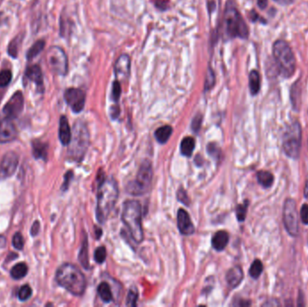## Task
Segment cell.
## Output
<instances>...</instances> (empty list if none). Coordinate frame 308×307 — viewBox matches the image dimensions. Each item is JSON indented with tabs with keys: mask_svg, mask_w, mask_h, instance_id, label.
<instances>
[{
	"mask_svg": "<svg viewBox=\"0 0 308 307\" xmlns=\"http://www.w3.org/2000/svg\"><path fill=\"white\" fill-rule=\"evenodd\" d=\"M97 219L100 223H104L115 205L119 195L118 187L114 178H106L101 170L97 174Z\"/></svg>",
	"mask_w": 308,
	"mask_h": 307,
	"instance_id": "cell-1",
	"label": "cell"
},
{
	"mask_svg": "<svg viewBox=\"0 0 308 307\" xmlns=\"http://www.w3.org/2000/svg\"><path fill=\"white\" fill-rule=\"evenodd\" d=\"M56 281L70 294L80 297L86 290V280L84 274L73 264L65 263L56 272Z\"/></svg>",
	"mask_w": 308,
	"mask_h": 307,
	"instance_id": "cell-2",
	"label": "cell"
},
{
	"mask_svg": "<svg viewBox=\"0 0 308 307\" xmlns=\"http://www.w3.org/2000/svg\"><path fill=\"white\" fill-rule=\"evenodd\" d=\"M122 220L128 228L131 236L136 243L143 241V230L141 223V207L136 200H128L124 204Z\"/></svg>",
	"mask_w": 308,
	"mask_h": 307,
	"instance_id": "cell-3",
	"label": "cell"
},
{
	"mask_svg": "<svg viewBox=\"0 0 308 307\" xmlns=\"http://www.w3.org/2000/svg\"><path fill=\"white\" fill-rule=\"evenodd\" d=\"M273 55L281 74L289 78L296 70V59L289 44L284 40H278L273 44Z\"/></svg>",
	"mask_w": 308,
	"mask_h": 307,
	"instance_id": "cell-4",
	"label": "cell"
},
{
	"mask_svg": "<svg viewBox=\"0 0 308 307\" xmlns=\"http://www.w3.org/2000/svg\"><path fill=\"white\" fill-rule=\"evenodd\" d=\"M89 144V135L86 124L81 121L76 122L73 126L71 140L68 154L70 159L76 162H81L86 153Z\"/></svg>",
	"mask_w": 308,
	"mask_h": 307,
	"instance_id": "cell-5",
	"label": "cell"
},
{
	"mask_svg": "<svg viewBox=\"0 0 308 307\" xmlns=\"http://www.w3.org/2000/svg\"><path fill=\"white\" fill-rule=\"evenodd\" d=\"M152 176L153 172L151 162L148 161L142 162L136 178L127 185L126 190L133 195H142L148 193L151 189Z\"/></svg>",
	"mask_w": 308,
	"mask_h": 307,
	"instance_id": "cell-6",
	"label": "cell"
},
{
	"mask_svg": "<svg viewBox=\"0 0 308 307\" xmlns=\"http://www.w3.org/2000/svg\"><path fill=\"white\" fill-rule=\"evenodd\" d=\"M225 30L228 36L235 38H247L249 35L248 27L243 16L233 6L227 7L224 16Z\"/></svg>",
	"mask_w": 308,
	"mask_h": 307,
	"instance_id": "cell-7",
	"label": "cell"
},
{
	"mask_svg": "<svg viewBox=\"0 0 308 307\" xmlns=\"http://www.w3.org/2000/svg\"><path fill=\"white\" fill-rule=\"evenodd\" d=\"M302 140V130L298 122L288 126L283 137V149L286 155L297 159L300 154Z\"/></svg>",
	"mask_w": 308,
	"mask_h": 307,
	"instance_id": "cell-8",
	"label": "cell"
},
{
	"mask_svg": "<svg viewBox=\"0 0 308 307\" xmlns=\"http://www.w3.org/2000/svg\"><path fill=\"white\" fill-rule=\"evenodd\" d=\"M49 69L54 74L65 76L68 72V58L64 51L59 46H52L46 54Z\"/></svg>",
	"mask_w": 308,
	"mask_h": 307,
	"instance_id": "cell-9",
	"label": "cell"
},
{
	"mask_svg": "<svg viewBox=\"0 0 308 307\" xmlns=\"http://www.w3.org/2000/svg\"><path fill=\"white\" fill-rule=\"evenodd\" d=\"M283 221L287 232L291 236H297L298 234L297 203L292 198H288L285 201L283 207Z\"/></svg>",
	"mask_w": 308,
	"mask_h": 307,
	"instance_id": "cell-10",
	"label": "cell"
},
{
	"mask_svg": "<svg viewBox=\"0 0 308 307\" xmlns=\"http://www.w3.org/2000/svg\"><path fill=\"white\" fill-rule=\"evenodd\" d=\"M64 99L70 106L71 110L76 113H81L85 107L86 95L80 88L70 87L66 89L64 93Z\"/></svg>",
	"mask_w": 308,
	"mask_h": 307,
	"instance_id": "cell-11",
	"label": "cell"
},
{
	"mask_svg": "<svg viewBox=\"0 0 308 307\" xmlns=\"http://www.w3.org/2000/svg\"><path fill=\"white\" fill-rule=\"evenodd\" d=\"M24 105L25 98L23 93L21 91H16L3 108V113L5 115V118L13 120L18 117L24 109Z\"/></svg>",
	"mask_w": 308,
	"mask_h": 307,
	"instance_id": "cell-12",
	"label": "cell"
},
{
	"mask_svg": "<svg viewBox=\"0 0 308 307\" xmlns=\"http://www.w3.org/2000/svg\"><path fill=\"white\" fill-rule=\"evenodd\" d=\"M18 156L14 151L6 152L0 163V178L2 179L10 178L16 172L18 166Z\"/></svg>",
	"mask_w": 308,
	"mask_h": 307,
	"instance_id": "cell-13",
	"label": "cell"
},
{
	"mask_svg": "<svg viewBox=\"0 0 308 307\" xmlns=\"http://www.w3.org/2000/svg\"><path fill=\"white\" fill-rule=\"evenodd\" d=\"M131 71V59L127 54H122L116 59L114 64V72L117 81H126Z\"/></svg>",
	"mask_w": 308,
	"mask_h": 307,
	"instance_id": "cell-14",
	"label": "cell"
},
{
	"mask_svg": "<svg viewBox=\"0 0 308 307\" xmlns=\"http://www.w3.org/2000/svg\"><path fill=\"white\" fill-rule=\"evenodd\" d=\"M17 137L16 125L11 119L5 118L0 121V143H6Z\"/></svg>",
	"mask_w": 308,
	"mask_h": 307,
	"instance_id": "cell-15",
	"label": "cell"
},
{
	"mask_svg": "<svg viewBox=\"0 0 308 307\" xmlns=\"http://www.w3.org/2000/svg\"><path fill=\"white\" fill-rule=\"evenodd\" d=\"M25 75L30 81L33 82L37 88V92H44V84H43V72L38 65H32L27 67L25 71Z\"/></svg>",
	"mask_w": 308,
	"mask_h": 307,
	"instance_id": "cell-16",
	"label": "cell"
},
{
	"mask_svg": "<svg viewBox=\"0 0 308 307\" xmlns=\"http://www.w3.org/2000/svg\"><path fill=\"white\" fill-rule=\"evenodd\" d=\"M177 220H178V230L181 234L188 236V235H191L194 233V224L192 223L187 211L184 210V209H179L178 211Z\"/></svg>",
	"mask_w": 308,
	"mask_h": 307,
	"instance_id": "cell-17",
	"label": "cell"
},
{
	"mask_svg": "<svg viewBox=\"0 0 308 307\" xmlns=\"http://www.w3.org/2000/svg\"><path fill=\"white\" fill-rule=\"evenodd\" d=\"M72 132L70 130L68 119L65 115H61L59 119V138L62 145H69L71 140Z\"/></svg>",
	"mask_w": 308,
	"mask_h": 307,
	"instance_id": "cell-18",
	"label": "cell"
},
{
	"mask_svg": "<svg viewBox=\"0 0 308 307\" xmlns=\"http://www.w3.org/2000/svg\"><path fill=\"white\" fill-rule=\"evenodd\" d=\"M243 279V272L241 267L235 266L228 270L226 274L227 284L232 288L237 287Z\"/></svg>",
	"mask_w": 308,
	"mask_h": 307,
	"instance_id": "cell-19",
	"label": "cell"
},
{
	"mask_svg": "<svg viewBox=\"0 0 308 307\" xmlns=\"http://www.w3.org/2000/svg\"><path fill=\"white\" fill-rule=\"evenodd\" d=\"M229 242V234L225 231H219L216 232L212 239L213 248L218 251H224Z\"/></svg>",
	"mask_w": 308,
	"mask_h": 307,
	"instance_id": "cell-20",
	"label": "cell"
},
{
	"mask_svg": "<svg viewBox=\"0 0 308 307\" xmlns=\"http://www.w3.org/2000/svg\"><path fill=\"white\" fill-rule=\"evenodd\" d=\"M32 154L35 159L46 160L48 155V145L39 140L32 141Z\"/></svg>",
	"mask_w": 308,
	"mask_h": 307,
	"instance_id": "cell-21",
	"label": "cell"
},
{
	"mask_svg": "<svg viewBox=\"0 0 308 307\" xmlns=\"http://www.w3.org/2000/svg\"><path fill=\"white\" fill-rule=\"evenodd\" d=\"M249 87L252 96L259 93L260 89V77L257 70H252L249 75Z\"/></svg>",
	"mask_w": 308,
	"mask_h": 307,
	"instance_id": "cell-22",
	"label": "cell"
},
{
	"mask_svg": "<svg viewBox=\"0 0 308 307\" xmlns=\"http://www.w3.org/2000/svg\"><path fill=\"white\" fill-rule=\"evenodd\" d=\"M172 132L173 130L171 126L165 125V126L158 128L154 133V136L160 143L163 144V143H166L168 140L170 138V136L172 135Z\"/></svg>",
	"mask_w": 308,
	"mask_h": 307,
	"instance_id": "cell-23",
	"label": "cell"
},
{
	"mask_svg": "<svg viewBox=\"0 0 308 307\" xmlns=\"http://www.w3.org/2000/svg\"><path fill=\"white\" fill-rule=\"evenodd\" d=\"M97 293H98V296L102 299L103 302L106 304H108L113 300L111 288L107 282H102L101 284H99V286L97 287Z\"/></svg>",
	"mask_w": 308,
	"mask_h": 307,
	"instance_id": "cell-24",
	"label": "cell"
},
{
	"mask_svg": "<svg viewBox=\"0 0 308 307\" xmlns=\"http://www.w3.org/2000/svg\"><path fill=\"white\" fill-rule=\"evenodd\" d=\"M195 139L193 137H186L184 138L180 144V151L184 156L190 157L192 155L195 150Z\"/></svg>",
	"mask_w": 308,
	"mask_h": 307,
	"instance_id": "cell-25",
	"label": "cell"
},
{
	"mask_svg": "<svg viewBox=\"0 0 308 307\" xmlns=\"http://www.w3.org/2000/svg\"><path fill=\"white\" fill-rule=\"evenodd\" d=\"M87 249H88V245H87V238L86 235L84 236V240L82 242V245H81V251L79 254V260L81 262V264L83 266L84 269L88 270L89 269V261H88V251H87Z\"/></svg>",
	"mask_w": 308,
	"mask_h": 307,
	"instance_id": "cell-26",
	"label": "cell"
},
{
	"mask_svg": "<svg viewBox=\"0 0 308 307\" xmlns=\"http://www.w3.org/2000/svg\"><path fill=\"white\" fill-rule=\"evenodd\" d=\"M45 47V41L44 40H38L32 44L30 49L27 51V59L28 60H32L39 54H41Z\"/></svg>",
	"mask_w": 308,
	"mask_h": 307,
	"instance_id": "cell-27",
	"label": "cell"
},
{
	"mask_svg": "<svg viewBox=\"0 0 308 307\" xmlns=\"http://www.w3.org/2000/svg\"><path fill=\"white\" fill-rule=\"evenodd\" d=\"M27 272H28V268H27V264L22 262V263H18L16 266H14L12 268V270L10 271V275L14 279H21L23 278H25L27 275Z\"/></svg>",
	"mask_w": 308,
	"mask_h": 307,
	"instance_id": "cell-28",
	"label": "cell"
},
{
	"mask_svg": "<svg viewBox=\"0 0 308 307\" xmlns=\"http://www.w3.org/2000/svg\"><path fill=\"white\" fill-rule=\"evenodd\" d=\"M257 179H258V182H259L263 188L268 189V188H270L271 185L273 184L274 177H273V175H272L271 173L269 172V171L262 170V171H259V172H258V174H257Z\"/></svg>",
	"mask_w": 308,
	"mask_h": 307,
	"instance_id": "cell-29",
	"label": "cell"
},
{
	"mask_svg": "<svg viewBox=\"0 0 308 307\" xmlns=\"http://www.w3.org/2000/svg\"><path fill=\"white\" fill-rule=\"evenodd\" d=\"M262 270H263L262 262L259 259H255L251 266L249 272H250V276L252 279H258L259 276L261 275Z\"/></svg>",
	"mask_w": 308,
	"mask_h": 307,
	"instance_id": "cell-30",
	"label": "cell"
},
{
	"mask_svg": "<svg viewBox=\"0 0 308 307\" xmlns=\"http://www.w3.org/2000/svg\"><path fill=\"white\" fill-rule=\"evenodd\" d=\"M22 38L20 36H16L15 39H13L11 41L8 48H7V53L10 55L12 58L16 59L17 58V54H18V47L19 44L21 43Z\"/></svg>",
	"mask_w": 308,
	"mask_h": 307,
	"instance_id": "cell-31",
	"label": "cell"
},
{
	"mask_svg": "<svg viewBox=\"0 0 308 307\" xmlns=\"http://www.w3.org/2000/svg\"><path fill=\"white\" fill-rule=\"evenodd\" d=\"M12 72L9 70H4L0 71V87L8 86L12 81Z\"/></svg>",
	"mask_w": 308,
	"mask_h": 307,
	"instance_id": "cell-32",
	"label": "cell"
},
{
	"mask_svg": "<svg viewBox=\"0 0 308 307\" xmlns=\"http://www.w3.org/2000/svg\"><path fill=\"white\" fill-rule=\"evenodd\" d=\"M122 93V88H121V83L120 81H114L112 85V92H111V98L113 102L117 103L119 101V98Z\"/></svg>",
	"mask_w": 308,
	"mask_h": 307,
	"instance_id": "cell-33",
	"label": "cell"
},
{
	"mask_svg": "<svg viewBox=\"0 0 308 307\" xmlns=\"http://www.w3.org/2000/svg\"><path fill=\"white\" fill-rule=\"evenodd\" d=\"M32 290L31 286L25 285L22 286L18 292V298L21 301H27L30 297H32Z\"/></svg>",
	"mask_w": 308,
	"mask_h": 307,
	"instance_id": "cell-34",
	"label": "cell"
},
{
	"mask_svg": "<svg viewBox=\"0 0 308 307\" xmlns=\"http://www.w3.org/2000/svg\"><path fill=\"white\" fill-rule=\"evenodd\" d=\"M248 201H245L242 205H239L236 208V216L240 222H243L246 218V214L248 210Z\"/></svg>",
	"mask_w": 308,
	"mask_h": 307,
	"instance_id": "cell-35",
	"label": "cell"
},
{
	"mask_svg": "<svg viewBox=\"0 0 308 307\" xmlns=\"http://www.w3.org/2000/svg\"><path fill=\"white\" fill-rule=\"evenodd\" d=\"M94 257H95V260L97 261L98 264H101L105 260H106V257H107V250L104 247V246H100L95 251V253H94Z\"/></svg>",
	"mask_w": 308,
	"mask_h": 307,
	"instance_id": "cell-36",
	"label": "cell"
},
{
	"mask_svg": "<svg viewBox=\"0 0 308 307\" xmlns=\"http://www.w3.org/2000/svg\"><path fill=\"white\" fill-rule=\"evenodd\" d=\"M215 82H216V79H215V74L213 72V70H211L210 68L208 69V72L206 74L205 81V90L207 91L209 90L210 88H212L214 85H215Z\"/></svg>",
	"mask_w": 308,
	"mask_h": 307,
	"instance_id": "cell-37",
	"label": "cell"
},
{
	"mask_svg": "<svg viewBox=\"0 0 308 307\" xmlns=\"http://www.w3.org/2000/svg\"><path fill=\"white\" fill-rule=\"evenodd\" d=\"M138 298V293L135 288H131L128 296H127V302L126 306L128 307H136V301Z\"/></svg>",
	"mask_w": 308,
	"mask_h": 307,
	"instance_id": "cell-38",
	"label": "cell"
},
{
	"mask_svg": "<svg viewBox=\"0 0 308 307\" xmlns=\"http://www.w3.org/2000/svg\"><path fill=\"white\" fill-rule=\"evenodd\" d=\"M24 245H25V241H24V238L22 236L20 232H16V234L14 235L13 237V246L18 250V251H21L24 249Z\"/></svg>",
	"mask_w": 308,
	"mask_h": 307,
	"instance_id": "cell-39",
	"label": "cell"
},
{
	"mask_svg": "<svg viewBox=\"0 0 308 307\" xmlns=\"http://www.w3.org/2000/svg\"><path fill=\"white\" fill-rule=\"evenodd\" d=\"M207 152L209 153L211 157H214L216 160H219L221 155V151L218 148V146L216 143H210L207 146Z\"/></svg>",
	"mask_w": 308,
	"mask_h": 307,
	"instance_id": "cell-40",
	"label": "cell"
},
{
	"mask_svg": "<svg viewBox=\"0 0 308 307\" xmlns=\"http://www.w3.org/2000/svg\"><path fill=\"white\" fill-rule=\"evenodd\" d=\"M202 120H203L202 114H196V117L193 119L191 126H192V130L194 131L195 133H198L200 127H201V124H202Z\"/></svg>",
	"mask_w": 308,
	"mask_h": 307,
	"instance_id": "cell-41",
	"label": "cell"
},
{
	"mask_svg": "<svg viewBox=\"0 0 308 307\" xmlns=\"http://www.w3.org/2000/svg\"><path fill=\"white\" fill-rule=\"evenodd\" d=\"M73 176H74V174H73L72 171H68V172L65 174L64 182H63V185L61 187L62 191H66L67 189H69V186H70V182H71V180L73 178Z\"/></svg>",
	"mask_w": 308,
	"mask_h": 307,
	"instance_id": "cell-42",
	"label": "cell"
},
{
	"mask_svg": "<svg viewBox=\"0 0 308 307\" xmlns=\"http://www.w3.org/2000/svg\"><path fill=\"white\" fill-rule=\"evenodd\" d=\"M178 199L179 202L186 205H189V198L186 191L183 189H180L178 192Z\"/></svg>",
	"mask_w": 308,
	"mask_h": 307,
	"instance_id": "cell-43",
	"label": "cell"
},
{
	"mask_svg": "<svg viewBox=\"0 0 308 307\" xmlns=\"http://www.w3.org/2000/svg\"><path fill=\"white\" fill-rule=\"evenodd\" d=\"M157 8L160 10H166L168 6V0H155L154 1Z\"/></svg>",
	"mask_w": 308,
	"mask_h": 307,
	"instance_id": "cell-44",
	"label": "cell"
},
{
	"mask_svg": "<svg viewBox=\"0 0 308 307\" xmlns=\"http://www.w3.org/2000/svg\"><path fill=\"white\" fill-rule=\"evenodd\" d=\"M301 219L305 224H308V205H304L301 208Z\"/></svg>",
	"mask_w": 308,
	"mask_h": 307,
	"instance_id": "cell-45",
	"label": "cell"
},
{
	"mask_svg": "<svg viewBox=\"0 0 308 307\" xmlns=\"http://www.w3.org/2000/svg\"><path fill=\"white\" fill-rule=\"evenodd\" d=\"M39 231H40V223L35 221L33 223L32 228H31V234L32 236H35V235H37Z\"/></svg>",
	"mask_w": 308,
	"mask_h": 307,
	"instance_id": "cell-46",
	"label": "cell"
},
{
	"mask_svg": "<svg viewBox=\"0 0 308 307\" xmlns=\"http://www.w3.org/2000/svg\"><path fill=\"white\" fill-rule=\"evenodd\" d=\"M119 113H120V109H119V107L117 105L113 106V107L111 108V116H112V118H117L119 116Z\"/></svg>",
	"mask_w": 308,
	"mask_h": 307,
	"instance_id": "cell-47",
	"label": "cell"
},
{
	"mask_svg": "<svg viewBox=\"0 0 308 307\" xmlns=\"http://www.w3.org/2000/svg\"><path fill=\"white\" fill-rule=\"evenodd\" d=\"M268 5V2L267 0H258V5L261 9H264L266 8V6Z\"/></svg>",
	"mask_w": 308,
	"mask_h": 307,
	"instance_id": "cell-48",
	"label": "cell"
},
{
	"mask_svg": "<svg viewBox=\"0 0 308 307\" xmlns=\"http://www.w3.org/2000/svg\"><path fill=\"white\" fill-rule=\"evenodd\" d=\"M5 245V239L3 236H0V248H4Z\"/></svg>",
	"mask_w": 308,
	"mask_h": 307,
	"instance_id": "cell-49",
	"label": "cell"
},
{
	"mask_svg": "<svg viewBox=\"0 0 308 307\" xmlns=\"http://www.w3.org/2000/svg\"><path fill=\"white\" fill-rule=\"evenodd\" d=\"M101 235H102V230L97 228V231H96V236H97V239H99V238L101 237Z\"/></svg>",
	"mask_w": 308,
	"mask_h": 307,
	"instance_id": "cell-50",
	"label": "cell"
},
{
	"mask_svg": "<svg viewBox=\"0 0 308 307\" xmlns=\"http://www.w3.org/2000/svg\"><path fill=\"white\" fill-rule=\"evenodd\" d=\"M305 196H308V180L306 183V187H305Z\"/></svg>",
	"mask_w": 308,
	"mask_h": 307,
	"instance_id": "cell-51",
	"label": "cell"
},
{
	"mask_svg": "<svg viewBox=\"0 0 308 307\" xmlns=\"http://www.w3.org/2000/svg\"><path fill=\"white\" fill-rule=\"evenodd\" d=\"M277 1H278V0H277Z\"/></svg>",
	"mask_w": 308,
	"mask_h": 307,
	"instance_id": "cell-52",
	"label": "cell"
}]
</instances>
